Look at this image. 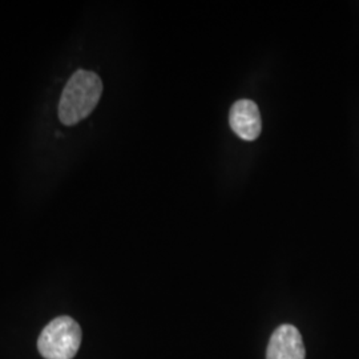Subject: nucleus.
I'll return each instance as SVG.
<instances>
[{
	"instance_id": "20e7f679",
	"label": "nucleus",
	"mask_w": 359,
	"mask_h": 359,
	"mask_svg": "<svg viewBox=\"0 0 359 359\" xmlns=\"http://www.w3.org/2000/svg\"><path fill=\"white\" fill-rule=\"evenodd\" d=\"M229 124L240 139L246 142L258 139L262 129V121L257 104L245 99L236 102L231 105Z\"/></svg>"
},
{
	"instance_id": "7ed1b4c3",
	"label": "nucleus",
	"mask_w": 359,
	"mask_h": 359,
	"mask_svg": "<svg viewBox=\"0 0 359 359\" xmlns=\"http://www.w3.org/2000/svg\"><path fill=\"white\" fill-rule=\"evenodd\" d=\"M302 335L293 325H281L270 337L266 359H305Z\"/></svg>"
},
{
	"instance_id": "f03ea898",
	"label": "nucleus",
	"mask_w": 359,
	"mask_h": 359,
	"mask_svg": "<svg viewBox=\"0 0 359 359\" xmlns=\"http://www.w3.org/2000/svg\"><path fill=\"white\" fill-rule=\"evenodd\" d=\"M81 345V329L74 318L62 316L50 322L38 339L39 353L46 359H72Z\"/></svg>"
},
{
	"instance_id": "f257e3e1",
	"label": "nucleus",
	"mask_w": 359,
	"mask_h": 359,
	"mask_svg": "<svg viewBox=\"0 0 359 359\" xmlns=\"http://www.w3.org/2000/svg\"><path fill=\"white\" fill-rule=\"evenodd\" d=\"M103 93V81L97 74L79 69L69 77L59 103V118L67 126H76L93 112Z\"/></svg>"
}]
</instances>
